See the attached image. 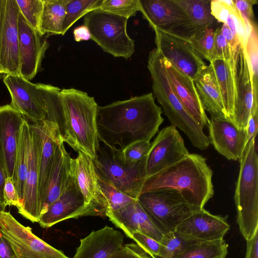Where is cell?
I'll return each instance as SVG.
<instances>
[{
    "mask_svg": "<svg viewBox=\"0 0 258 258\" xmlns=\"http://www.w3.org/2000/svg\"><path fill=\"white\" fill-rule=\"evenodd\" d=\"M102 1L103 0H66V16L61 35H64L81 17L90 11L100 8Z\"/></svg>",
    "mask_w": 258,
    "mask_h": 258,
    "instance_id": "obj_36",
    "label": "cell"
},
{
    "mask_svg": "<svg viewBox=\"0 0 258 258\" xmlns=\"http://www.w3.org/2000/svg\"><path fill=\"white\" fill-rule=\"evenodd\" d=\"M19 11L27 23L39 31L43 0H15Z\"/></svg>",
    "mask_w": 258,
    "mask_h": 258,
    "instance_id": "obj_42",
    "label": "cell"
},
{
    "mask_svg": "<svg viewBox=\"0 0 258 258\" xmlns=\"http://www.w3.org/2000/svg\"><path fill=\"white\" fill-rule=\"evenodd\" d=\"M66 16V0H43L39 32L42 35L61 34Z\"/></svg>",
    "mask_w": 258,
    "mask_h": 258,
    "instance_id": "obj_32",
    "label": "cell"
},
{
    "mask_svg": "<svg viewBox=\"0 0 258 258\" xmlns=\"http://www.w3.org/2000/svg\"><path fill=\"white\" fill-rule=\"evenodd\" d=\"M233 77L235 99L233 115L231 119L239 128L246 127L253 101L251 75L244 46H238L231 61Z\"/></svg>",
    "mask_w": 258,
    "mask_h": 258,
    "instance_id": "obj_14",
    "label": "cell"
},
{
    "mask_svg": "<svg viewBox=\"0 0 258 258\" xmlns=\"http://www.w3.org/2000/svg\"><path fill=\"white\" fill-rule=\"evenodd\" d=\"M212 175L213 171L205 157L189 153L178 162L147 177L140 194L173 190L180 193L189 205L202 209L214 194Z\"/></svg>",
    "mask_w": 258,
    "mask_h": 258,
    "instance_id": "obj_2",
    "label": "cell"
},
{
    "mask_svg": "<svg viewBox=\"0 0 258 258\" xmlns=\"http://www.w3.org/2000/svg\"><path fill=\"white\" fill-rule=\"evenodd\" d=\"M228 247L223 239L194 244L176 258H226Z\"/></svg>",
    "mask_w": 258,
    "mask_h": 258,
    "instance_id": "obj_34",
    "label": "cell"
},
{
    "mask_svg": "<svg viewBox=\"0 0 258 258\" xmlns=\"http://www.w3.org/2000/svg\"><path fill=\"white\" fill-rule=\"evenodd\" d=\"M6 171L4 168L3 163L0 158V205L5 209L6 206L4 204V189L6 179L7 178Z\"/></svg>",
    "mask_w": 258,
    "mask_h": 258,
    "instance_id": "obj_53",
    "label": "cell"
},
{
    "mask_svg": "<svg viewBox=\"0 0 258 258\" xmlns=\"http://www.w3.org/2000/svg\"><path fill=\"white\" fill-rule=\"evenodd\" d=\"M42 144L39 158L38 196L41 208L54 164L56 147L60 140L55 123L45 121L40 123Z\"/></svg>",
    "mask_w": 258,
    "mask_h": 258,
    "instance_id": "obj_27",
    "label": "cell"
},
{
    "mask_svg": "<svg viewBox=\"0 0 258 258\" xmlns=\"http://www.w3.org/2000/svg\"><path fill=\"white\" fill-rule=\"evenodd\" d=\"M0 229L16 258H70L18 221L9 212L0 211Z\"/></svg>",
    "mask_w": 258,
    "mask_h": 258,
    "instance_id": "obj_10",
    "label": "cell"
},
{
    "mask_svg": "<svg viewBox=\"0 0 258 258\" xmlns=\"http://www.w3.org/2000/svg\"><path fill=\"white\" fill-rule=\"evenodd\" d=\"M246 243L245 258H258V232L252 239L246 241Z\"/></svg>",
    "mask_w": 258,
    "mask_h": 258,
    "instance_id": "obj_51",
    "label": "cell"
},
{
    "mask_svg": "<svg viewBox=\"0 0 258 258\" xmlns=\"http://www.w3.org/2000/svg\"><path fill=\"white\" fill-rule=\"evenodd\" d=\"M137 200L163 234L175 231L183 221L201 210L189 205L173 190L142 193Z\"/></svg>",
    "mask_w": 258,
    "mask_h": 258,
    "instance_id": "obj_9",
    "label": "cell"
},
{
    "mask_svg": "<svg viewBox=\"0 0 258 258\" xmlns=\"http://www.w3.org/2000/svg\"><path fill=\"white\" fill-rule=\"evenodd\" d=\"M4 0H0V26H1V16H2V7L3 4Z\"/></svg>",
    "mask_w": 258,
    "mask_h": 258,
    "instance_id": "obj_54",
    "label": "cell"
},
{
    "mask_svg": "<svg viewBox=\"0 0 258 258\" xmlns=\"http://www.w3.org/2000/svg\"><path fill=\"white\" fill-rule=\"evenodd\" d=\"M31 132V144L28 169L23 200L18 213L33 223L38 222L41 208L38 196L39 158L42 144L40 123H29Z\"/></svg>",
    "mask_w": 258,
    "mask_h": 258,
    "instance_id": "obj_16",
    "label": "cell"
},
{
    "mask_svg": "<svg viewBox=\"0 0 258 258\" xmlns=\"http://www.w3.org/2000/svg\"><path fill=\"white\" fill-rule=\"evenodd\" d=\"M211 11L214 19L226 24L245 46L252 26L245 22L235 8L232 0L211 1Z\"/></svg>",
    "mask_w": 258,
    "mask_h": 258,
    "instance_id": "obj_29",
    "label": "cell"
},
{
    "mask_svg": "<svg viewBox=\"0 0 258 258\" xmlns=\"http://www.w3.org/2000/svg\"><path fill=\"white\" fill-rule=\"evenodd\" d=\"M155 258H176L189 245L194 244L181 237L175 231L163 234Z\"/></svg>",
    "mask_w": 258,
    "mask_h": 258,
    "instance_id": "obj_37",
    "label": "cell"
},
{
    "mask_svg": "<svg viewBox=\"0 0 258 258\" xmlns=\"http://www.w3.org/2000/svg\"><path fill=\"white\" fill-rule=\"evenodd\" d=\"M72 157L66 151L63 142L60 140L55 153L54 164L49 178L42 206L41 215L60 195L72 177Z\"/></svg>",
    "mask_w": 258,
    "mask_h": 258,
    "instance_id": "obj_26",
    "label": "cell"
},
{
    "mask_svg": "<svg viewBox=\"0 0 258 258\" xmlns=\"http://www.w3.org/2000/svg\"><path fill=\"white\" fill-rule=\"evenodd\" d=\"M4 204L7 206H14L19 208L20 202L16 190L13 180L10 177H7L5 180L4 189Z\"/></svg>",
    "mask_w": 258,
    "mask_h": 258,
    "instance_id": "obj_47",
    "label": "cell"
},
{
    "mask_svg": "<svg viewBox=\"0 0 258 258\" xmlns=\"http://www.w3.org/2000/svg\"><path fill=\"white\" fill-rule=\"evenodd\" d=\"M173 1L182 8L189 17L192 31V37L204 29L211 27L213 25L215 19L211 14V1L173 0Z\"/></svg>",
    "mask_w": 258,
    "mask_h": 258,
    "instance_id": "obj_33",
    "label": "cell"
},
{
    "mask_svg": "<svg viewBox=\"0 0 258 258\" xmlns=\"http://www.w3.org/2000/svg\"><path fill=\"white\" fill-rule=\"evenodd\" d=\"M5 211V209L0 205V211Z\"/></svg>",
    "mask_w": 258,
    "mask_h": 258,
    "instance_id": "obj_55",
    "label": "cell"
},
{
    "mask_svg": "<svg viewBox=\"0 0 258 258\" xmlns=\"http://www.w3.org/2000/svg\"><path fill=\"white\" fill-rule=\"evenodd\" d=\"M108 258H150L141 247L135 243L123 245Z\"/></svg>",
    "mask_w": 258,
    "mask_h": 258,
    "instance_id": "obj_44",
    "label": "cell"
},
{
    "mask_svg": "<svg viewBox=\"0 0 258 258\" xmlns=\"http://www.w3.org/2000/svg\"><path fill=\"white\" fill-rule=\"evenodd\" d=\"M106 217L129 238L138 232L159 242L163 236L137 200L117 211L107 212Z\"/></svg>",
    "mask_w": 258,
    "mask_h": 258,
    "instance_id": "obj_23",
    "label": "cell"
},
{
    "mask_svg": "<svg viewBox=\"0 0 258 258\" xmlns=\"http://www.w3.org/2000/svg\"><path fill=\"white\" fill-rule=\"evenodd\" d=\"M140 11L153 29L157 28L189 40L191 20L173 0H139Z\"/></svg>",
    "mask_w": 258,
    "mask_h": 258,
    "instance_id": "obj_11",
    "label": "cell"
},
{
    "mask_svg": "<svg viewBox=\"0 0 258 258\" xmlns=\"http://www.w3.org/2000/svg\"><path fill=\"white\" fill-rule=\"evenodd\" d=\"M233 4L244 20L252 26L255 24L254 21L253 6L257 4L256 0H233Z\"/></svg>",
    "mask_w": 258,
    "mask_h": 258,
    "instance_id": "obj_46",
    "label": "cell"
},
{
    "mask_svg": "<svg viewBox=\"0 0 258 258\" xmlns=\"http://www.w3.org/2000/svg\"><path fill=\"white\" fill-rule=\"evenodd\" d=\"M153 30L156 48L172 66L194 82L207 66L189 41L157 28Z\"/></svg>",
    "mask_w": 258,
    "mask_h": 258,
    "instance_id": "obj_12",
    "label": "cell"
},
{
    "mask_svg": "<svg viewBox=\"0 0 258 258\" xmlns=\"http://www.w3.org/2000/svg\"><path fill=\"white\" fill-rule=\"evenodd\" d=\"M148 68L152 80L153 96L171 125L182 131L195 147L203 146L208 140L204 127L189 115L177 97L167 71L165 58L156 48L149 53Z\"/></svg>",
    "mask_w": 258,
    "mask_h": 258,
    "instance_id": "obj_4",
    "label": "cell"
},
{
    "mask_svg": "<svg viewBox=\"0 0 258 258\" xmlns=\"http://www.w3.org/2000/svg\"><path fill=\"white\" fill-rule=\"evenodd\" d=\"M60 96L62 109L55 123L60 140L94 159L100 145L96 123L98 105L93 97L76 89H63Z\"/></svg>",
    "mask_w": 258,
    "mask_h": 258,
    "instance_id": "obj_3",
    "label": "cell"
},
{
    "mask_svg": "<svg viewBox=\"0 0 258 258\" xmlns=\"http://www.w3.org/2000/svg\"><path fill=\"white\" fill-rule=\"evenodd\" d=\"M18 26L20 75L30 81L41 69L49 43L44 35L27 23L20 12Z\"/></svg>",
    "mask_w": 258,
    "mask_h": 258,
    "instance_id": "obj_17",
    "label": "cell"
},
{
    "mask_svg": "<svg viewBox=\"0 0 258 258\" xmlns=\"http://www.w3.org/2000/svg\"><path fill=\"white\" fill-rule=\"evenodd\" d=\"M123 241L120 231L105 226L81 239L73 258H108L123 245Z\"/></svg>",
    "mask_w": 258,
    "mask_h": 258,
    "instance_id": "obj_24",
    "label": "cell"
},
{
    "mask_svg": "<svg viewBox=\"0 0 258 258\" xmlns=\"http://www.w3.org/2000/svg\"><path fill=\"white\" fill-rule=\"evenodd\" d=\"M100 9L128 19L140 11L139 0H103Z\"/></svg>",
    "mask_w": 258,
    "mask_h": 258,
    "instance_id": "obj_40",
    "label": "cell"
},
{
    "mask_svg": "<svg viewBox=\"0 0 258 258\" xmlns=\"http://www.w3.org/2000/svg\"><path fill=\"white\" fill-rule=\"evenodd\" d=\"M31 140L29 124L24 119L18 144L14 175L12 178L21 205L23 198L28 169Z\"/></svg>",
    "mask_w": 258,
    "mask_h": 258,
    "instance_id": "obj_30",
    "label": "cell"
},
{
    "mask_svg": "<svg viewBox=\"0 0 258 258\" xmlns=\"http://www.w3.org/2000/svg\"><path fill=\"white\" fill-rule=\"evenodd\" d=\"M0 258H16L13 248L0 229Z\"/></svg>",
    "mask_w": 258,
    "mask_h": 258,
    "instance_id": "obj_50",
    "label": "cell"
},
{
    "mask_svg": "<svg viewBox=\"0 0 258 258\" xmlns=\"http://www.w3.org/2000/svg\"><path fill=\"white\" fill-rule=\"evenodd\" d=\"M210 63L215 72L226 115L231 119L233 113L235 99L234 84L231 61L217 59Z\"/></svg>",
    "mask_w": 258,
    "mask_h": 258,
    "instance_id": "obj_31",
    "label": "cell"
},
{
    "mask_svg": "<svg viewBox=\"0 0 258 258\" xmlns=\"http://www.w3.org/2000/svg\"><path fill=\"white\" fill-rule=\"evenodd\" d=\"M189 153L175 126L171 124L163 128L151 143L147 156L146 178L178 162Z\"/></svg>",
    "mask_w": 258,
    "mask_h": 258,
    "instance_id": "obj_15",
    "label": "cell"
},
{
    "mask_svg": "<svg viewBox=\"0 0 258 258\" xmlns=\"http://www.w3.org/2000/svg\"><path fill=\"white\" fill-rule=\"evenodd\" d=\"M151 147L150 142H138L123 149L118 148L119 156L125 164L135 167L147 156Z\"/></svg>",
    "mask_w": 258,
    "mask_h": 258,
    "instance_id": "obj_41",
    "label": "cell"
},
{
    "mask_svg": "<svg viewBox=\"0 0 258 258\" xmlns=\"http://www.w3.org/2000/svg\"><path fill=\"white\" fill-rule=\"evenodd\" d=\"M130 238L133 239L152 258H155L158 254L160 248V242L138 232L134 233Z\"/></svg>",
    "mask_w": 258,
    "mask_h": 258,
    "instance_id": "obj_45",
    "label": "cell"
},
{
    "mask_svg": "<svg viewBox=\"0 0 258 258\" xmlns=\"http://www.w3.org/2000/svg\"><path fill=\"white\" fill-rule=\"evenodd\" d=\"M15 0H4L0 26V74L20 75L18 18Z\"/></svg>",
    "mask_w": 258,
    "mask_h": 258,
    "instance_id": "obj_13",
    "label": "cell"
},
{
    "mask_svg": "<svg viewBox=\"0 0 258 258\" xmlns=\"http://www.w3.org/2000/svg\"><path fill=\"white\" fill-rule=\"evenodd\" d=\"M84 24L89 29L91 39L102 50L115 57L125 59L135 52V41L128 35V19L100 8L89 12L84 17Z\"/></svg>",
    "mask_w": 258,
    "mask_h": 258,
    "instance_id": "obj_7",
    "label": "cell"
},
{
    "mask_svg": "<svg viewBox=\"0 0 258 258\" xmlns=\"http://www.w3.org/2000/svg\"><path fill=\"white\" fill-rule=\"evenodd\" d=\"M24 118L11 104L0 106V158L8 177H13Z\"/></svg>",
    "mask_w": 258,
    "mask_h": 258,
    "instance_id": "obj_22",
    "label": "cell"
},
{
    "mask_svg": "<svg viewBox=\"0 0 258 258\" xmlns=\"http://www.w3.org/2000/svg\"><path fill=\"white\" fill-rule=\"evenodd\" d=\"M73 35L74 40L77 42L91 39L89 30L84 25L76 27L73 31Z\"/></svg>",
    "mask_w": 258,
    "mask_h": 258,
    "instance_id": "obj_52",
    "label": "cell"
},
{
    "mask_svg": "<svg viewBox=\"0 0 258 258\" xmlns=\"http://www.w3.org/2000/svg\"><path fill=\"white\" fill-rule=\"evenodd\" d=\"M165 63L173 89L184 108L198 123L203 127L207 126L209 118L203 106L194 81L178 71L165 58Z\"/></svg>",
    "mask_w": 258,
    "mask_h": 258,
    "instance_id": "obj_25",
    "label": "cell"
},
{
    "mask_svg": "<svg viewBox=\"0 0 258 258\" xmlns=\"http://www.w3.org/2000/svg\"><path fill=\"white\" fill-rule=\"evenodd\" d=\"M227 217L213 215L203 208L183 221L175 231L192 244L222 239L230 228Z\"/></svg>",
    "mask_w": 258,
    "mask_h": 258,
    "instance_id": "obj_18",
    "label": "cell"
},
{
    "mask_svg": "<svg viewBox=\"0 0 258 258\" xmlns=\"http://www.w3.org/2000/svg\"><path fill=\"white\" fill-rule=\"evenodd\" d=\"M86 216L96 214L91 207L85 204L72 174L67 186L46 212L41 215L38 223L46 228L67 219Z\"/></svg>",
    "mask_w": 258,
    "mask_h": 258,
    "instance_id": "obj_19",
    "label": "cell"
},
{
    "mask_svg": "<svg viewBox=\"0 0 258 258\" xmlns=\"http://www.w3.org/2000/svg\"><path fill=\"white\" fill-rule=\"evenodd\" d=\"M207 127L216 150L229 160H239L247 143L246 128H238L229 117L215 116H211Z\"/></svg>",
    "mask_w": 258,
    "mask_h": 258,
    "instance_id": "obj_20",
    "label": "cell"
},
{
    "mask_svg": "<svg viewBox=\"0 0 258 258\" xmlns=\"http://www.w3.org/2000/svg\"><path fill=\"white\" fill-rule=\"evenodd\" d=\"M258 111L251 112L246 127L247 135V142L252 139H255L258 128Z\"/></svg>",
    "mask_w": 258,
    "mask_h": 258,
    "instance_id": "obj_49",
    "label": "cell"
},
{
    "mask_svg": "<svg viewBox=\"0 0 258 258\" xmlns=\"http://www.w3.org/2000/svg\"><path fill=\"white\" fill-rule=\"evenodd\" d=\"M194 83L205 110L211 116L228 117L211 63L201 72Z\"/></svg>",
    "mask_w": 258,
    "mask_h": 258,
    "instance_id": "obj_28",
    "label": "cell"
},
{
    "mask_svg": "<svg viewBox=\"0 0 258 258\" xmlns=\"http://www.w3.org/2000/svg\"><path fill=\"white\" fill-rule=\"evenodd\" d=\"M97 180L100 190L106 201V213L117 211L136 200L98 176Z\"/></svg>",
    "mask_w": 258,
    "mask_h": 258,
    "instance_id": "obj_38",
    "label": "cell"
},
{
    "mask_svg": "<svg viewBox=\"0 0 258 258\" xmlns=\"http://www.w3.org/2000/svg\"><path fill=\"white\" fill-rule=\"evenodd\" d=\"M72 172L85 204L94 211L96 216L106 217V203L98 182L93 159L78 152L77 157L71 159Z\"/></svg>",
    "mask_w": 258,
    "mask_h": 258,
    "instance_id": "obj_21",
    "label": "cell"
},
{
    "mask_svg": "<svg viewBox=\"0 0 258 258\" xmlns=\"http://www.w3.org/2000/svg\"><path fill=\"white\" fill-rule=\"evenodd\" d=\"M3 82L11 95V105L29 123L52 122L62 107L61 89L57 87L32 83L13 75H5Z\"/></svg>",
    "mask_w": 258,
    "mask_h": 258,
    "instance_id": "obj_5",
    "label": "cell"
},
{
    "mask_svg": "<svg viewBox=\"0 0 258 258\" xmlns=\"http://www.w3.org/2000/svg\"><path fill=\"white\" fill-rule=\"evenodd\" d=\"M257 27L256 24L252 26L251 30L244 46L245 53L247 59L253 93L252 106L251 111L258 110V43Z\"/></svg>",
    "mask_w": 258,
    "mask_h": 258,
    "instance_id": "obj_35",
    "label": "cell"
},
{
    "mask_svg": "<svg viewBox=\"0 0 258 258\" xmlns=\"http://www.w3.org/2000/svg\"><path fill=\"white\" fill-rule=\"evenodd\" d=\"M211 58L212 61L215 59H221L230 62L232 59L229 46L226 39L221 34L219 28L216 29V34Z\"/></svg>",
    "mask_w": 258,
    "mask_h": 258,
    "instance_id": "obj_43",
    "label": "cell"
},
{
    "mask_svg": "<svg viewBox=\"0 0 258 258\" xmlns=\"http://www.w3.org/2000/svg\"><path fill=\"white\" fill-rule=\"evenodd\" d=\"M239 160L234 201L240 232L248 241L258 232V155L255 139L247 143Z\"/></svg>",
    "mask_w": 258,
    "mask_h": 258,
    "instance_id": "obj_6",
    "label": "cell"
},
{
    "mask_svg": "<svg viewBox=\"0 0 258 258\" xmlns=\"http://www.w3.org/2000/svg\"><path fill=\"white\" fill-rule=\"evenodd\" d=\"M146 158L131 167L120 159L118 148L100 143L93 161L97 176L137 200L146 178Z\"/></svg>",
    "mask_w": 258,
    "mask_h": 258,
    "instance_id": "obj_8",
    "label": "cell"
},
{
    "mask_svg": "<svg viewBox=\"0 0 258 258\" xmlns=\"http://www.w3.org/2000/svg\"><path fill=\"white\" fill-rule=\"evenodd\" d=\"M216 29L207 28L195 34L188 41L197 53L211 62Z\"/></svg>",
    "mask_w": 258,
    "mask_h": 258,
    "instance_id": "obj_39",
    "label": "cell"
},
{
    "mask_svg": "<svg viewBox=\"0 0 258 258\" xmlns=\"http://www.w3.org/2000/svg\"><path fill=\"white\" fill-rule=\"evenodd\" d=\"M220 31L229 46L232 58L240 42L238 38L232 32L226 24H223L220 28Z\"/></svg>",
    "mask_w": 258,
    "mask_h": 258,
    "instance_id": "obj_48",
    "label": "cell"
},
{
    "mask_svg": "<svg viewBox=\"0 0 258 258\" xmlns=\"http://www.w3.org/2000/svg\"><path fill=\"white\" fill-rule=\"evenodd\" d=\"M152 93L98 106L96 123L100 143L123 149L151 139L164 119Z\"/></svg>",
    "mask_w": 258,
    "mask_h": 258,
    "instance_id": "obj_1",
    "label": "cell"
}]
</instances>
